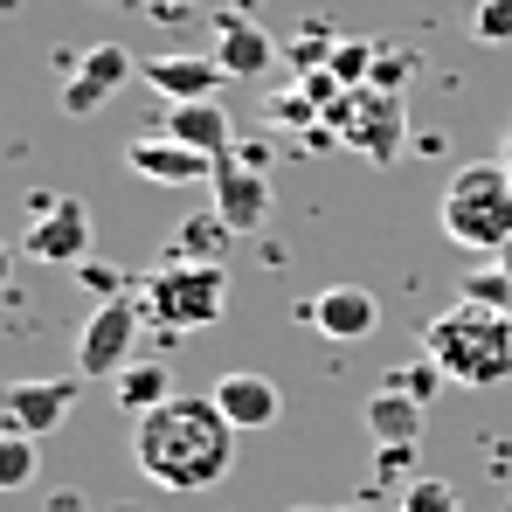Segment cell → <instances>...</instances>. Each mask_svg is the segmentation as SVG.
<instances>
[{"label": "cell", "mask_w": 512, "mask_h": 512, "mask_svg": "<svg viewBox=\"0 0 512 512\" xmlns=\"http://www.w3.org/2000/svg\"><path fill=\"white\" fill-rule=\"evenodd\" d=\"M471 42L506 49L512 42V0H471Z\"/></svg>", "instance_id": "cell-23"}, {"label": "cell", "mask_w": 512, "mask_h": 512, "mask_svg": "<svg viewBox=\"0 0 512 512\" xmlns=\"http://www.w3.org/2000/svg\"><path fill=\"white\" fill-rule=\"evenodd\" d=\"M84 395V374H35V381H7L0 388V429H21V436H49V429L70 423Z\"/></svg>", "instance_id": "cell-8"}, {"label": "cell", "mask_w": 512, "mask_h": 512, "mask_svg": "<svg viewBox=\"0 0 512 512\" xmlns=\"http://www.w3.org/2000/svg\"><path fill=\"white\" fill-rule=\"evenodd\" d=\"M35 436H21V429H0V492H28L35 485Z\"/></svg>", "instance_id": "cell-20"}, {"label": "cell", "mask_w": 512, "mask_h": 512, "mask_svg": "<svg viewBox=\"0 0 512 512\" xmlns=\"http://www.w3.org/2000/svg\"><path fill=\"white\" fill-rule=\"evenodd\" d=\"M291 512H333V506H291Z\"/></svg>", "instance_id": "cell-32"}, {"label": "cell", "mask_w": 512, "mask_h": 512, "mask_svg": "<svg viewBox=\"0 0 512 512\" xmlns=\"http://www.w3.org/2000/svg\"><path fill=\"white\" fill-rule=\"evenodd\" d=\"M146 84L160 90L167 104H194V97H222L229 84V70L215 63V56H187V49H173V56H153L146 70H139Z\"/></svg>", "instance_id": "cell-14"}, {"label": "cell", "mask_w": 512, "mask_h": 512, "mask_svg": "<svg viewBox=\"0 0 512 512\" xmlns=\"http://www.w3.org/2000/svg\"><path fill=\"white\" fill-rule=\"evenodd\" d=\"M326 132L340 139L346 153L374 160V167H395L402 139H409V111H402V90H374V84H353L326 111Z\"/></svg>", "instance_id": "cell-5"}, {"label": "cell", "mask_w": 512, "mask_h": 512, "mask_svg": "<svg viewBox=\"0 0 512 512\" xmlns=\"http://www.w3.org/2000/svg\"><path fill=\"white\" fill-rule=\"evenodd\" d=\"M388 388H395V395H409V402H436V395H443V367H436V360H429V353H416V360H402V367H395V374H388Z\"/></svg>", "instance_id": "cell-21"}, {"label": "cell", "mask_w": 512, "mask_h": 512, "mask_svg": "<svg viewBox=\"0 0 512 512\" xmlns=\"http://www.w3.org/2000/svg\"><path fill=\"white\" fill-rule=\"evenodd\" d=\"M395 512H457V485L450 478H409Z\"/></svg>", "instance_id": "cell-24"}, {"label": "cell", "mask_w": 512, "mask_h": 512, "mask_svg": "<svg viewBox=\"0 0 512 512\" xmlns=\"http://www.w3.org/2000/svg\"><path fill=\"white\" fill-rule=\"evenodd\" d=\"M42 512H90V506H84V492H77V485H63V492H49V499H42Z\"/></svg>", "instance_id": "cell-29"}, {"label": "cell", "mask_w": 512, "mask_h": 512, "mask_svg": "<svg viewBox=\"0 0 512 512\" xmlns=\"http://www.w3.org/2000/svg\"><path fill=\"white\" fill-rule=\"evenodd\" d=\"M111 402L139 423V416H153L160 402H173V374H167V360H153V353H139L125 374H111Z\"/></svg>", "instance_id": "cell-17"}, {"label": "cell", "mask_w": 512, "mask_h": 512, "mask_svg": "<svg viewBox=\"0 0 512 512\" xmlns=\"http://www.w3.org/2000/svg\"><path fill=\"white\" fill-rule=\"evenodd\" d=\"M194 14V0H153V21H187Z\"/></svg>", "instance_id": "cell-30"}, {"label": "cell", "mask_w": 512, "mask_h": 512, "mask_svg": "<svg viewBox=\"0 0 512 512\" xmlns=\"http://www.w3.org/2000/svg\"><path fill=\"white\" fill-rule=\"evenodd\" d=\"M125 167L139 173V180H153V187H194V180H215V160L194 153V146H180V139H167V132L132 139V146H125Z\"/></svg>", "instance_id": "cell-12"}, {"label": "cell", "mask_w": 512, "mask_h": 512, "mask_svg": "<svg viewBox=\"0 0 512 512\" xmlns=\"http://www.w3.org/2000/svg\"><path fill=\"white\" fill-rule=\"evenodd\" d=\"M77 277H84V291H97V298H125V291H118V284H125V277H118V270H111V263H77Z\"/></svg>", "instance_id": "cell-28"}, {"label": "cell", "mask_w": 512, "mask_h": 512, "mask_svg": "<svg viewBox=\"0 0 512 512\" xmlns=\"http://www.w3.org/2000/svg\"><path fill=\"white\" fill-rule=\"evenodd\" d=\"M333 512H367V506H333Z\"/></svg>", "instance_id": "cell-34"}, {"label": "cell", "mask_w": 512, "mask_h": 512, "mask_svg": "<svg viewBox=\"0 0 512 512\" xmlns=\"http://www.w3.org/2000/svg\"><path fill=\"white\" fill-rule=\"evenodd\" d=\"M215 63L229 70V84H243V77H263L277 63V42L243 14H215Z\"/></svg>", "instance_id": "cell-16"}, {"label": "cell", "mask_w": 512, "mask_h": 512, "mask_svg": "<svg viewBox=\"0 0 512 512\" xmlns=\"http://www.w3.org/2000/svg\"><path fill=\"white\" fill-rule=\"evenodd\" d=\"M443 236L457 250L499 256L512 243V167L506 160H471L443 180V208H436Z\"/></svg>", "instance_id": "cell-3"}, {"label": "cell", "mask_w": 512, "mask_h": 512, "mask_svg": "<svg viewBox=\"0 0 512 512\" xmlns=\"http://www.w3.org/2000/svg\"><path fill=\"white\" fill-rule=\"evenodd\" d=\"M139 326H146V305L139 298H97L90 319L77 326V374L84 381H111L139 360Z\"/></svg>", "instance_id": "cell-6"}, {"label": "cell", "mask_w": 512, "mask_h": 512, "mask_svg": "<svg viewBox=\"0 0 512 512\" xmlns=\"http://www.w3.org/2000/svg\"><path fill=\"white\" fill-rule=\"evenodd\" d=\"M457 291H464L471 305H492V312H506V319H512V277H506V263H492V270H471Z\"/></svg>", "instance_id": "cell-22"}, {"label": "cell", "mask_w": 512, "mask_h": 512, "mask_svg": "<svg viewBox=\"0 0 512 512\" xmlns=\"http://www.w3.org/2000/svg\"><path fill=\"white\" fill-rule=\"evenodd\" d=\"M423 416H429L423 402L395 395L388 381H381V388L360 402V423H367V436H374V443H416V436H423Z\"/></svg>", "instance_id": "cell-18"}, {"label": "cell", "mask_w": 512, "mask_h": 512, "mask_svg": "<svg viewBox=\"0 0 512 512\" xmlns=\"http://www.w3.org/2000/svg\"><path fill=\"white\" fill-rule=\"evenodd\" d=\"M21 250L35 256V263L77 270L90 256V208L77 194H28V236H21Z\"/></svg>", "instance_id": "cell-7"}, {"label": "cell", "mask_w": 512, "mask_h": 512, "mask_svg": "<svg viewBox=\"0 0 512 512\" xmlns=\"http://www.w3.org/2000/svg\"><path fill=\"white\" fill-rule=\"evenodd\" d=\"M118 512H132V506H118Z\"/></svg>", "instance_id": "cell-35"}, {"label": "cell", "mask_w": 512, "mask_h": 512, "mask_svg": "<svg viewBox=\"0 0 512 512\" xmlns=\"http://www.w3.org/2000/svg\"><path fill=\"white\" fill-rule=\"evenodd\" d=\"M208 395H215V409H222L236 429H270L277 416H284V388H277L270 374H256V367H229Z\"/></svg>", "instance_id": "cell-13"}, {"label": "cell", "mask_w": 512, "mask_h": 512, "mask_svg": "<svg viewBox=\"0 0 512 512\" xmlns=\"http://www.w3.org/2000/svg\"><path fill=\"white\" fill-rule=\"evenodd\" d=\"M215 215L236 229V236H256L270 222V167H250L243 153H222L215 160Z\"/></svg>", "instance_id": "cell-9"}, {"label": "cell", "mask_w": 512, "mask_h": 512, "mask_svg": "<svg viewBox=\"0 0 512 512\" xmlns=\"http://www.w3.org/2000/svg\"><path fill=\"white\" fill-rule=\"evenodd\" d=\"M146 319L160 326V333H201V326H215L222 312H229V270L222 263H160L153 277H146Z\"/></svg>", "instance_id": "cell-4"}, {"label": "cell", "mask_w": 512, "mask_h": 512, "mask_svg": "<svg viewBox=\"0 0 512 512\" xmlns=\"http://www.w3.org/2000/svg\"><path fill=\"white\" fill-rule=\"evenodd\" d=\"M229 222L222 215H187L180 229H173V256L167 263H222V250H229Z\"/></svg>", "instance_id": "cell-19"}, {"label": "cell", "mask_w": 512, "mask_h": 512, "mask_svg": "<svg viewBox=\"0 0 512 512\" xmlns=\"http://www.w3.org/2000/svg\"><path fill=\"white\" fill-rule=\"evenodd\" d=\"M305 326H319L333 346H360V340H374V326H381V298L367 284H326L305 305Z\"/></svg>", "instance_id": "cell-11"}, {"label": "cell", "mask_w": 512, "mask_h": 512, "mask_svg": "<svg viewBox=\"0 0 512 512\" xmlns=\"http://www.w3.org/2000/svg\"><path fill=\"white\" fill-rule=\"evenodd\" d=\"M374 56H381V42H360V35H346L340 49H333V77L346 90L353 84H374Z\"/></svg>", "instance_id": "cell-25"}, {"label": "cell", "mask_w": 512, "mask_h": 512, "mask_svg": "<svg viewBox=\"0 0 512 512\" xmlns=\"http://www.w3.org/2000/svg\"><path fill=\"white\" fill-rule=\"evenodd\" d=\"M132 464L160 492H208L236 464V423L215 409V395H173L132 423Z\"/></svg>", "instance_id": "cell-1"}, {"label": "cell", "mask_w": 512, "mask_h": 512, "mask_svg": "<svg viewBox=\"0 0 512 512\" xmlns=\"http://www.w3.org/2000/svg\"><path fill=\"white\" fill-rule=\"evenodd\" d=\"M7 270H14V256H7V243H0V291H7Z\"/></svg>", "instance_id": "cell-31"}, {"label": "cell", "mask_w": 512, "mask_h": 512, "mask_svg": "<svg viewBox=\"0 0 512 512\" xmlns=\"http://www.w3.org/2000/svg\"><path fill=\"white\" fill-rule=\"evenodd\" d=\"M409 70H416V49H381L374 56V90H402Z\"/></svg>", "instance_id": "cell-26"}, {"label": "cell", "mask_w": 512, "mask_h": 512, "mask_svg": "<svg viewBox=\"0 0 512 512\" xmlns=\"http://www.w3.org/2000/svg\"><path fill=\"white\" fill-rule=\"evenodd\" d=\"M160 132L180 139V146H194V153H208V160H222V153H236L229 139V111H222V97H194V104H167V118H160Z\"/></svg>", "instance_id": "cell-15"}, {"label": "cell", "mask_w": 512, "mask_h": 512, "mask_svg": "<svg viewBox=\"0 0 512 512\" xmlns=\"http://www.w3.org/2000/svg\"><path fill=\"white\" fill-rule=\"evenodd\" d=\"M125 77H139V63H132V49H118V42H97L84 56H70V84H63V111L70 118H90L97 104H111Z\"/></svg>", "instance_id": "cell-10"}, {"label": "cell", "mask_w": 512, "mask_h": 512, "mask_svg": "<svg viewBox=\"0 0 512 512\" xmlns=\"http://www.w3.org/2000/svg\"><path fill=\"white\" fill-rule=\"evenodd\" d=\"M409 464H416V443H374V471L381 478H409Z\"/></svg>", "instance_id": "cell-27"}, {"label": "cell", "mask_w": 512, "mask_h": 512, "mask_svg": "<svg viewBox=\"0 0 512 512\" xmlns=\"http://www.w3.org/2000/svg\"><path fill=\"white\" fill-rule=\"evenodd\" d=\"M416 346L457 388H499L512 374V319L492 312V305H471V298H457L443 319H429L416 333Z\"/></svg>", "instance_id": "cell-2"}, {"label": "cell", "mask_w": 512, "mask_h": 512, "mask_svg": "<svg viewBox=\"0 0 512 512\" xmlns=\"http://www.w3.org/2000/svg\"><path fill=\"white\" fill-rule=\"evenodd\" d=\"M506 167H512V132H506Z\"/></svg>", "instance_id": "cell-33"}]
</instances>
